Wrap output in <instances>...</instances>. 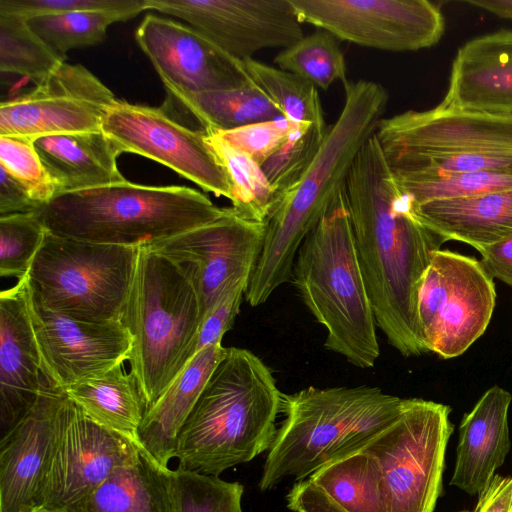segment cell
Masks as SVG:
<instances>
[{
	"label": "cell",
	"mask_w": 512,
	"mask_h": 512,
	"mask_svg": "<svg viewBox=\"0 0 512 512\" xmlns=\"http://www.w3.org/2000/svg\"><path fill=\"white\" fill-rule=\"evenodd\" d=\"M345 186L377 326L404 357L427 353L418 319V293L433 253L445 241L416 219L375 133L356 156Z\"/></svg>",
	"instance_id": "1"
},
{
	"label": "cell",
	"mask_w": 512,
	"mask_h": 512,
	"mask_svg": "<svg viewBox=\"0 0 512 512\" xmlns=\"http://www.w3.org/2000/svg\"><path fill=\"white\" fill-rule=\"evenodd\" d=\"M345 101L329 126L315 159L275 202L265 220L262 248L245 300L255 307L291 280L298 250L325 213L336 188L345 182L356 156L375 133L387 103L386 89L373 81L344 84Z\"/></svg>",
	"instance_id": "2"
},
{
	"label": "cell",
	"mask_w": 512,
	"mask_h": 512,
	"mask_svg": "<svg viewBox=\"0 0 512 512\" xmlns=\"http://www.w3.org/2000/svg\"><path fill=\"white\" fill-rule=\"evenodd\" d=\"M281 404L265 363L247 349L228 348L179 432L178 467L220 476L268 451Z\"/></svg>",
	"instance_id": "3"
},
{
	"label": "cell",
	"mask_w": 512,
	"mask_h": 512,
	"mask_svg": "<svg viewBox=\"0 0 512 512\" xmlns=\"http://www.w3.org/2000/svg\"><path fill=\"white\" fill-rule=\"evenodd\" d=\"M290 281L325 328V348L356 367H373L380 356L377 323L357 253L345 182L301 244Z\"/></svg>",
	"instance_id": "4"
},
{
	"label": "cell",
	"mask_w": 512,
	"mask_h": 512,
	"mask_svg": "<svg viewBox=\"0 0 512 512\" xmlns=\"http://www.w3.org/2000/svg\"><path fill=\"white\" fill-rule=\"evenodd\" d=\"M225 210L189 187L126 180L58 194L36 213L51 234L141 248L212 222Z\"/></svg>",
	"instance_id": "5"
},
{
	"label": "cell",
	"mask_w": 512,
	"mask_h": 512,
	"mask_svg": "<svg viewBox=\"0 0 512 512\" xmlns=\"http://www.w3.org/2000/svg\"><path fill=\"white\" fill-rule=\"evenodd\" d=\"M403 399L370 386L282 393L285 418L268 450L260 490H271L290 477L302 480L360 447L397 416Z\"/></svg>",
	"instance_id": "6"
},
{
	"label": "cell",
	"mask_w": 512,
	"mask_h": 512,
	"mask_svg": "<svg viewBox=\"0 0 512 512\" xmlns=\"http://www.w3.org/2000/svg\"><path fill=\"white\" fill-rule=\"evenodd\" d=\"M202 322L198 295L181 269L141 247L121 323L133 346L129 359L147 409L195 356Z\"/></svg>",
	"instance_id": "7"
},
{
	"label": "cell",
	"mask_w": 512,
	"mask_h": 512,
	"mask_svg": "<svg viewBox=\"0 0 512 512\" xmlns=\"http://www.w3.org/2000/svg\"><path fill=\"white\" fill-rule=\"evenodd\" d=\"M375 135L397 182L465 172H512V118L436 106L382 118Z\"/></svg>",
	"instance_id": "8"
},
{
	"label": "cell",
	"mask_w": 512,
	"mask_h": 512,
	"mask_svg": "<svg viewBox=\"0 0 512 512\" xmlns=\"http://www.w3.org/2000/svg\"><path fill=\"white\" fill-rule=\"evenodd\" d=\"M139 250L79 241L47 231L26 274L30 299L76 320L121 322Z\"/></svg>",
	"instance_id": "9"
},
{
	"label": "cell",
	"mask_w": 512,
	"mask_h": 512,
	"mask_svg": "<svg viewBox=\"0 0 512 512\" xmlns=\"http://www.w3.org/2000/svg\"><path fill=\"white\" fill-rule=\"evenodd\" d=\"M450 407L403 399L397 416L363 446L372 457L384 512H434L453 432Z\"/></svg>",
	"instance_id": "10"
},
{
	"label": "cell",
	"mask_w": 512,
	"mask_h": 512,
	"mask_svg": "<svg viewBox=\"0 0 512 512\" xmlns=\"http://www.w3.org/2000/svg\"><path fill=\"white\" fill-rule=\"evenodd\" d=\"M495 302L493 279L480 261L435 251L418 293V319L428 351L443 359L464 353L485 332Z\"/></svg>",
	"instance_id": "11"
},
{
	"label": "cell",
	"mask_w": 512,
	"mask_h": 512,
	"mask_svg": "<svg viewBox=\"0 0 512 512\" xmlns=\"http://www.w3.org/2000/svg\"><path fill=\"white\" fill-rule=\"evenodd\" d=\"M264 234L265 222L245 219L231 207L212 222L148 247L176 264L189 279L203 320L229 290L250 282Z\"/></svg>",
	"instance_id": "12"
},
{
	"label": "cell",
	"mask_w": 512,
	"mask_h": 512,
	"mask_svg": "<svg viewBox=\"0 0 512 512\" xmlns=\"http://www.w3.org/2000/svg\"><path fill=\"white\" fill-rule=\"evenodd\" d=\"M301 23L340 40L379 50L429 48L441 39L444 18L428 0H290Z\"/></svg>",
	"instance_id": "13"
},
{
	"label": "cell",
	"mask_w": 512,
	"mask_h": 512,
	"mask_svg": "<svg viewBox=\"0 0 512 512\" xmlns=\"http://www.w3.org/2000/svg\"><path fill=\"white\" fill-rule=\"evenodd\" d=\"M101 130L122 153L161 163L204 191L232 200L230 182L206 140V132L179 123L164 107L115 99L106 110Z\"/></svg>",
	"instance_id": "14"
},
{
	"label": "cell",
	"mask_w": 512,
	"mask_h": 512,
	"mask_svg": "<svg viewBox=\"0 0 512 512\" xmlns=\"http://www.w3.org/2000/svg\"><path fill=\"white\" fill-rule=\"evenodd\" d=\"M137 446L92 421L67 397L35 504L77 512Z\"/></svg>",
	"instance_id": "15"
},
{
	"label": "cell",
	"mask_w": 512,
	"mask_h": 512,
	"mask_svg": "<svg viewBox=\"0 0 512 512\" xmlns=\"http://www.w3.org/2000/svg\"><path fill=\"white\" fill-rule=\"evenodd\" d=\"M112 91L80 64L64 62L36 87L0 106V136L38 137L101 130Z\"/></svg>",
	"instance_id": "16"
},
{
	"label": "cell",
	"mask_w": 512,
	"mask_h": 512,
	"mask_svg": "<svg viewBox=\"0 0 512 512\" xmlns=\"http://www.w3.org/2000/svg\"><path fill=\"white\" fill-rule=\"evenodd\" d=\"M147 10L182 19L239 61L304 37L290 0H147Z\"/></svg>",
	"instance_id": "17"
},
{
	"label": "cell",
	"mask_w": 512,
	"mask_h": 512,
	"mask_svg": "<svg viewBox=\"0 0 512 512\" xmlns=\"http://www.w3.org/2000/svg\"><path fill=\"white\" fill-rule=\"evenodd\" d=\"M29 310L44 376L55 387L99 377L130 359L133 340L121 322L76 320L34 304L30 296Z\"/></svg>",
	"instance_id": "18"
},
{
	"label": "cell",
	"mask_w": 512,
	"mask_h": 512,
	"mask_svg": "<svg viewBox=\"0 0 512 512\" xmlns=\"http://www.w3.org/2000/svg\"><path fill=\"white\" fill-rule=\"evenodd\" d=\"M135 39L168 94L232 89L252 80L243 61L229 56L189 25L148 14Z\"/></svg>",
	"instance_id": "19"
},
{
	"label": "cell",
	"mask_w": 512,
	"mask_h": 512,
	"mask_svg": "<svg viewBox=\"0 0 512 512\" xmlns=\"http://www.w3.org/2000/svg\"><path fill=\"white\" fill-rule=\"evenodd\" d=\"M67 396L47 379L32 409L1 437L0 512L35 504Z\"/></svg>",
	"instance_id": "20"
},
{
	"label": "cell",
	"mask_w": 512,
	"mask_h": 512,
	"mask_svg": "<svg viewBox=\"0 0 512 512\" xmlns=\"http://www.w3.org/2000/svg\"><path fill=\"white\" fill-rule=\"evenodd\" d=\"M46 382L34 335L26 276L0 294V427L9 431Z\"/></svg>",
	"instance_id": "21"
},
{
	"label": "cell",
	"mask_w": 512,
	"mask_h": 512,
	"mask_svg": "<svg viewBox=\"0 0 512 512\" xmlns=\"http://www.w3.org/2000/svg\"><path fill=\"white\" fill-rule=\"evenodd\" d=\"M441 110L512 118V31L468 41L453 61Z\"/></svg>",
	"instance_id": "22"
},
{
	"label": "cell",
	"mask_w": 512,
	"mask_h": 512,
	"mask_svg": "<svg viewBox=\"0 0 512 512\" xmlns=\"http://www.w3.org/2000/svg\"><path fill=\"white\" fill-rule=\"evenodd\" d=\"M363 444L296 481L287 507L293 512H384L376 468Z\"/></svg>",
	"instance_id": "23"
},
{
	"label": "cell",
	"mask_w": 512,
	"mask_h": 512,
	"mask_svg": "<svg viewBox=\"0 0 512 512\" xmlns=\"http://www.w3.org/2000/svg\"><path fill=\"white\" fill-rule=\"evenodd\" d=\"M511 401V394L496 385L463 417L451 485L478 495L495 476L511 447L508 427Z\"/></svg>",
	"instance_id": "24"
},
{
	"label": "cell",
	"mask_w": 512,
	"mask_h": 512,
	"mask_svg": "<svg viewBox=\"0 0 512 512\" xmlns=\"http://www.w3.org/2000/svg\"><path fill=\"white\" fill-rule=\"evenodd\" d=\"M32 141L59 194L127 180L117 166L122 152L102 130L47 135Z\"/></svg>",
	"instance_id": "25"
},
{
	"label": "cell",
	"mask_w": 512,
	"mask_h": 512,
	"mask_svg": "<svg viewBox=\"0 0 512 512\" xmlns=\"http://www.w3.org/2000/svg\"><path fill=\"white\" fill-rule=\"evenodd\" d=\"M227 349L215 344L199 351L146 410L139 430L140 446L162 466L168 467L174 458L179 432Z\"/></svg>",
	"instance_id": "26"
},
{
	"label": "cell",
	"mask_w": 512,
	"mask_h": 512,
	"mask_svg": "<svg viewBox=\"0 0 512 512\" xmlns=\"http://www.w3.org/2000/svg\"><path fill=\"white\" fill-rule=\"evenodd\" d=\"M412 210L445 242L456 240L478 250L512 237V189L412 204Z\"/></svg>",
	"instance_id": "27"
},
{
	"label": "cell",
	"mask_w": 512,
	"mask_h": 512,
	"mask_svg": "<svg viewBox=\"0 0 512 512\" xmlns=\"http://www.w3.org/2000/svg\"><path fill=\"white\" fill-rule=\"evenodd\" d=\"M171 470L137 446L77 512H174Z\"/></svg>",
	"instance_id": "28"
},
{
	"label": "cell",
	"mask_w": 512,
	"mask_h": 512,
	"mask_svg": "<svg viewBox=\"0 0 512 512\" xmlns=\"http://www.w3.org/2000/svg\"><path fill=\"white\" fill-rule=\"evenodd\" d=\"M63 391L92 421L140 446L139 430L147 404L137 378L125 371L124 363Z\"/></svg>",
	"instance_id": "29"
},
{
	"label": "cell",
	"mask_w": 512,
	"mask_h": 512,
	"mask_svg": "<svg viewBox=\"0 0 512 512\" xmlns=\"http://www.w3.org/2000/svg\"><path fill=\"white\" fill-rule=\"evenodd\" d=\"M186 108L205 132H219L283 117L279 107L253 81L225 90L168 94Z\"/></svg>",
	"instance_id": "30"
},
{
	"label": "cell",
	"mask_w": 512,
	"mask_h": 512,
	"mask_svg": "<svg viewBox=\"0 0 512 512\" xmlns=\"http://www.w3.org/2000/svg\"><path fill=\"white\" fill-rule=\"evenodd\" d=\"M147 10V0H133L122 8L71 11L26 19L30 29L60 58L68 51L97 45L108 27Z\"/></svg>",
	"instance_id": "31"
},
{
	"label": "cell",
	"mask_w": 512,
	"mask_h": 512,
	"mask_svg": "<svg viewBox=\"0 0 512 512\" xmlns=\"http://www.w3.org/2000/svg\"><path fill=\"white\" fill-rule=\"evenodd\" d=\"M206 140L230 182L232 209L245 219L265 222L277 196L260 164L217 132H206Z\"/></svg>",
	"instance_id": "32"
},
{
	"label": "cell",
	"mask_w": 512,
	"mask_h": 512,
	"mask_svg": "<svg viewBox=\"0 0 512 512\" xmlns=\"http://www.w3.org/2000/svg\"><path fill=\"white\" fill-rule=\"evenodd\" d=\"M243 62L251 79L279 107L290 123L328 127L318 88L313 83L253 58Z\"/></svg>",
	"instance_id": "33"
},
{
	"label": "cell",
	"mask_w": 512,
	"mask_h": 512,
	"mask_svg": "<svg viewBox=\"0 0 512 512\" xmlns=\"http://www.w3.org/2000/svg\"><path fill=\"white\" fill-rule=\"evenodd\" d=\"M65 60L28 26L26 19L0 14V71L30 78L37 85Z\"/></svg>",
	"instance_id": "34"
},
{
	"label": "cell",
	"mask_w": 512,
	"mask_h": 512,
	"mask_svg": "<svg viewBox=\"0 0 512 512\" xmlns=\"http://www.w3.org/2000/svg\"><path fill=\"white\" fill-rule=\"evenodd\" d=\"M274 63L324 90L335 81L348 82L344 54L336 37L322 29L280 51Z\"/></svg>",
	"instance_id": "35"
},
{
	"label": "cell",
	"mask_w": 512,
	"mask_h": 512,
	"mask_svg": "<svg viewBox=\"0 0 512 512\" xmlns=\"http://www.w3.org/2000/svg\"><path fill=\"white\" fill-rule=\"evenodd\" d=\"M328 129L329 126L323 128L312 123L292 124L281 146L261 164L276 193V201L307 171L318 154Z\"/></svg>",
	"instance_id": "36"
},
{
	"label": "cell",
	"mask_w": 512,
	"mask_h": 512,
	"mask_svg": "<svg viewBox=\"0 0 512 512\" xmlns=\"http://www.w3.org/2000/svg\"><path fill=\"white\" fill-rule=\"evenodd\" d=\"M171 489L174 512H243L239 482L177 466L171 470Z\"/></svg>",
	"instance_id": "37"
},
{
	"label": "cell",
	"mask_w": 512,
	"mask_h": 512,
	"mask_svg": "<svg viewBox=\"0 0 512 512\" xmlns=\"http://www.w3.org/2000/svg\"><path fill=\"white\" fill-rule=\"evenodd\" d=\"M397 182V181H396ZM413 205L512 189V172L477 171L397 182Z\"/></svg>",
	"instance_id": "38"
},
{
	"label": "cell",
	"mask_w": 512,
	"mask_h": 512,
	"mask_svg": "<svg viewBox=\"0 0 512 512\" xmlns=\"http://www.w3.org/2000/svg\"><path fill=\"white\" fill-rule=\"evenodd\" d=\"M46 233L37 213L0 216V275L26 276Z\"/></svg>",
	"instance_id": "39"
},
{
	"label": "cell",
	"mask_w": 512,
	"mask_h": 512,
	"mask_svg": "<svg viewBox=\"0 0 512 512\" xmlns=\"http://www.w3.org/2000/svg\"><path fill=\"white\" fill-rule=\"evenodd\" d=\"M0 167L23 185L41 208L59 194L33 141L28 138L0 136Z\"/></svg>",
	"instance_id": "40"
},
{
	"label": "cell",
	"mask_w": 512,
	"mask_h": 512,
	"mask_svg": "<svg viewBox=\"0 0 512 512\" xmlns=\"http://www.w3.org/2000/svg\"><path fill=\"white\" fill-rule=\"evenodd\" d=\"M291 126L285 117H279L217 133L261 166L281 146Z\"/></svg>",
	"instance_id": "41"
},
{
	"label": "cell",
	"mask_w": 512,
	"mask_h": 512,
	"mask_svg": "<svg viewBox=\"0 0 512 512\" xmlns=\"http://www.w3.org/2000/svg\"><path fill=\"white\" fill-rule=\"evenodd\" d=\"M249 282H242L229 290L206 314L199 327L195 355L202 349L221 344L224 334L233 326Z\"/></svg>",
	"instance_id": "42"
},
{
	"label": "cell",
	"mask_w": 512,
	"mask_h": 512,
	"mask_svg": "<svg viewBox=\"0 0 512 512\" xmlns=\"http://www.w3.org/2000/svg\"><path fill=\"white\" fill-rule=\"evenodd\" d=\"M133 0H0V14L31 17L71 11L116 9Z\"/></svg>",
	"instance_id": "43"
},
{
	"label": "cell",
	"mask_w": 512,
	"mask_h": 512,
	"mask_svg": "<svg viewBox=\"0 0 512 512\" xmlns=\"http://www.w3.org/2000/svg\"><path fill=\"white\" fill-rule=\"evenodd\" d=\"M40 209L25 187L0 167V216L36 213Z\"/></svg>",
	"instance_id": "44"
},
{
	"label": "cell",
	"mask_w": 512,
	"mask_h": 512,
	"mask_svg": "<svg viewBox=\"0 0 512 512\" xmlns=\"http://www.w3.org/2000/svg\"><path fill=\"white\" fill-rule=\"evenodd\" d=\"M458 512H512V475L503 477L495 474L478 494L475 507Z\"/></svg>",
	"instance_id": "45"
},
{
	"label": "cell",
	"mask_w": 512,
	"mask_h": 512,
	"mask_svg": "<svg viewBox=\"0 0 512 512\" xmlns=\"http://www.w3.org/2000/svg\"><path fill=\"white\" fill-rule=\"evenodd\" d=\"M480 263L493 278L512 286V237L478 249Z\"/></svg>",
	"instance_id": "46"
},
{
	"label": "cell",
	"mask_w": 512,
	"mask_h": 512,
	"mask_svg": "<svg viewBox=\"0 0 512 512\" xmlns=\"http://www.w3.org/2000/svg\"><path fill=\"white\" fill-rule=\"evenodd\" d=\"M465 3L512 20V0H466Z\"/></svg>",
	"instance_id": "47"
},
{
	"label": "cell",
	"mask_w": 512,
	"mask_h": 512,
	"mask_svg": "<svg viewBox=\"0 0 512 512\" xmlns=\"http://www.w3.org/2000/svg\"><path fill=\"white\" fill-rule=\"evenodd\" d=\"M19 512H69L65 510L52 509L42 504H32L28 507L21 509Z\"/></svg>",
	"instance_id": "48"
}]
</instances>
